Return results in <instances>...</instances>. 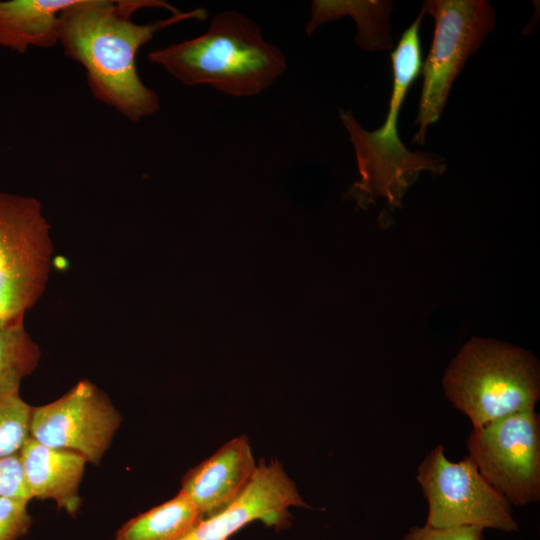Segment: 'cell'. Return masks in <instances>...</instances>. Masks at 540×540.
<instances>
[{
	"label": "cell",
	"instance_id": "ba28073f",
	"mask_svg": "<svg viewBox=\"0 0 540 540\" xmlns=\"http://www.w3.org/2000/svg\"><path fill=\"white\" fill-rule=\"evenodd\" d=\"M469 457L511 505L540 500V417L525 410L473 427Z\"/></svg>",
	"mask_w": 540,
	"mask_h": 540
},
{
	"label": "cell",
	"instance_id": "d6986e66",
	"mask_svg": "<svg viewBox=\"0 0 540 540\" xmlns=\"http://www.w3.org/2000/svg\"><path fill=\"white\" fill-rule=\"evenodd\" d=\"M0 496L31 500L18 454L0 458Z\"/></svg>",
	"mask_w": 540,
	"mask_h": 540
},
{
	"label": "cell",
	"instance_id": "2e32d148",
	"mask_svg": "<svg viewBox=\"0 0 540 540\" xmlns=\"http://www.w3.org/2000/svg\"><path fill=\"white\" fill-rule=\"evenodd\" d=\"M41 352L24 325L0 327V394L19 391L37 368Z\"/></svg>",
	"mask_w": 540,
	"mask_h": 540
},
{
	"label": "cell",
	"instance_id": "e0dca14e",
	"mask_svg": "<svg viewBox=\"0 0 540 540\" xmlns=\"http://www.w3.org/2000/svg\"><path fill=\"white\" fill-rule=\"evenodd\" d=\"M32 409L19 391L0 394V458L19 454L29 439Z\"/></svg>",
	"mask_w": 540,
	"mask_h": 540
},
{
	"label": "cell",
	"instance_id": "5b68a950",
	"mask_svg": "<svg viewBox=\"0 0 540 540\" xmlns=\"http://www.w3.org/2000/svg\"><path fill=\"white\" fill-rule=\"evenodd\" d=\"M53 243L40 201L0 192V327L24 325L43 294Z\"/></svg>",
	"mask_w": 540,
	"mask_h": 540
},
{
	"label": "cell",
	"instance_id": "52a82bcc",
	"mask_svg": "<svg viewBox=\"0 0 540 540\" xmlns=\"http://www.w3.org/2000/svg\"><path fill=\"white\" fill-rule=\"evenodd\" d=\"M416 479L428 502L425 524L429 526L519 530L511 504L486 481L469 456L452 462L439 444L419 465Z\"/></svg>",
	"mask_w": 540,
	"mask_h": 540
},
{
	"label": "cell",
	"instance_id": "ffe728a7",
	"mask_svg": "<svg viewBox=\"0 0 540 540\" xmlns=\"http://www.w3.org/2000/svg\"><path fill=\"white\" fill-rule=\"evenodd\" d=\"M402 540H485L484 529L476 526L436 528L424 524L412 527Z\"/></svg>",
	"mask_w": 540,
	"mask_h": 540
},
{
	"label": "cell",
	"instance_id": "7c38bea8",
	"mask_svg": "<svg viewBox=\"0 0 540 540\" xmlns=\"http://www.w3.org/2000/svg\"><path fill=\"white\" fill-rule=\"evenodd\" d=\"M18 455L31 499H53L59 509L75 517L81 506L79 486L86 458L71 450L46 446L32 437Z\"/></svg>",
	"mask_w": 540,
	"mask_h": 540
},
{
	"label": "cell",
	"instance_id": "277c9868",
	"mask_svg": "<svg viewBox=\"0 0 540 540\" xmlns=\"http://www.w3.org/2000/svg\"><path fill=\"white\" fill-rule=\"evenodd\" d=\"M443 389L473 427L535 409L539 365L529 352L492 340L472 339L448 366Z\"/></svg>",
	"mask_w": 540,
	"mask_h": 540
},
{
	"label": "cell",
	"instance_id": "9a60e30c",
	"mask_svg": "<svg viewBox=\"0 0 540 540\" xmlns=\"http://www.w3.org/2000/svg\"><path fill=\"white\" fill-rule=\"evenodd\" d=\"M191 500L182 492L127 521L115 540H180L200 521Z\"/></svg>",
	"mask_w": 540,
	"mask_h": 540
},
{
	"label": "cell",
	"instance_id": "4fadbf2b",
	"mask_svg": "<svg viewBox=\"0 0 540 540\" xmlns=\"http://www.w3.org/2000/svg\"><path fill=\"white\" fill-rule=\"evenodd\" d=\"M75 0L0 1V47L23 54L58 43V16Z\"/></svg>",
	"mask_w": 540,
	"mask_h": 540
},
{
	"label": "cell",
	"instance_id": "8992f818",
	"mask_svg": "<svg viewBox=\"0 0 540 540\" xmlns=\"http://www.w3.org/2000/svg\"><path fill=\"white\" fill-rule=\"evenodd\" d=\"M425 13L434 18L429 53L422 64L423 77L417 126L412 143H425L427 128L437 122L451 87L467 60L493 30L496 13L486 0H426Z\"/></svg>",
	"mask_w": 540,
	"mask_h": 540
},
{
	"label": "cell",
	"instance_id": "6da1fadb",
	"mask_svg": "<svg viewBox=\"0 0 540 540\" xmlns=\"http://www.w3.org/2000/svg\"><path fill=\"white\" fill-rule=\"evenodd\" d=\"M207 11L181 12L163 0H75L58 16V42L86 70L94 98L137 122L158 112V94L140 79L139 49L167 27Z\"/></svg>",
	"mask_w": 540,
	"mask_h": 540
},
{
	"label": "cell",
	"instance_id": "3957f363",
	"mask_svg": "<svg viewBox=\"0 0 540 540\" xmlns=\"http://www.w3.org/2000/svg\"><path fill=\"white\" fill-rule=\"evenodd\" d=\"M148 60L186 86L209 85L238 98L263 92L287 69L259 25L232 10L216 14L205 33L152 50Z\"/></svg>",
	"mask_w": 540,
	"mask_h": 540
},
{
	"label": "cell",
	"instance_id": "9c48e42d",
	"mask_svg": "<svg viewBox=\"0 0 540 540\" xmlns=\"http://www.w3.org/2000/svg\"><path fill=\"white\" fill-rule=\"evenodd\" d=\"M121 421L107 394L83 379L55 401L33 406L30 437L49 447L77 452L99 465Z\"/></svg>",
	"mask_w": 540,
	"mask_h": 540
},
{
	"label": "cell",
	"instance_id": "5bb4252c",
	"mask_svg": "<svg viewBox=\"0 0 540 540\" xmlns=\"http://www.w3.org/2000/svg\"><path fill=\"white\" fill-rule=\"evenodd\" d=\"M394 7L393 1H330L314 0L311 16L306 24L308 36L322 24L343 16L352 17L357 25L356 43L369 51L390 50L393 41L390 35L389 17Z\"/></svg>",
	"mask_w": 540,
	"mask_h": 540
},
{
	"label": "cell",
	"instance_id": "ac0fdd59",
	"mask_svg": "<svg viewBox=\"0 0 540 540\" xmlns=\"http://www.w3.org/2000/svg\"><path fill=\"white\" fill-rule=\"evenodd\" d=\"M24 499L0 496V540H18L33 523Z\"/></svg>",
	"mask_w": 540,
	"mask_h": 540
},
{
	"label": "cell",
	"instance_id": "30bf717a",
	"mask_svg": "<svg viewBox=\"0 0 540 540\" xmlns=\"http://www.w3.org/2000/svg\"><path fill=\"white\" fill-rule=\"evenodd\" d=\"M309 507L278 460H260L242 495L220 513L200 520L180 540H230L248 523L260 520L268 526L285 527L290 507Z\"/></svg>",
	"mask_w": 540,
	"mask_h": 540
},
{
	"label": "cell",
	"instance_id": "7a4b0ae2",
	"mask_svg": "<svg viewBox=\"0 0 540 540\" xmlns=\"http://www.w3.org/2000/svg\"><path fill=\"white\" fill-rule=\"evenodd\" d=\"M424 15L425 11L421 9L391 52L393 85L382 126L367 131L351 111L339 110V118L354 147L360 174V180L353 184L349 194L362 207L383 200L392 211L401 205L406 190L422 171L440 175L446 170L441 156L410 151L398 135L399 113L405 96L421 73L420 25Z\"/></svg>",
	"mask_w": 540,
	"mask_h": 540
},
{
	"label": "cell",
	"instance_id": "8fae6325",
	"mask_svg": "<svg viewBox=\"0 0 540 540\" xmlns=\"http://www.w3.org/2000/svg\"><path fill=\"white\" fill-rule=\"evenodd\" d=\"M257 465L248 438L235 437L188 470L181 480L180 492L191 500L201 520L210 518L242 495Z\"/></svg>",
	"mask_w": 540,
	"mask_h": 540
}]
</instances>
